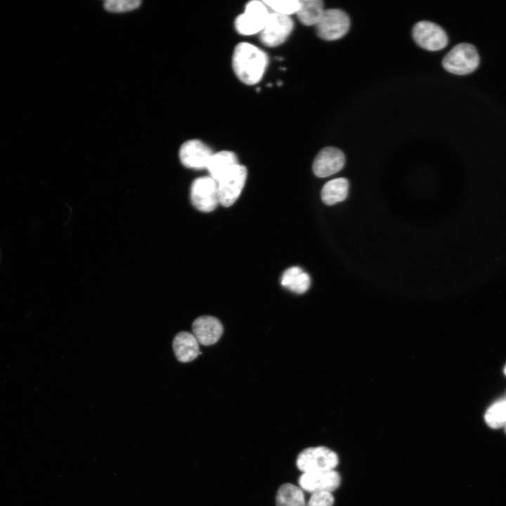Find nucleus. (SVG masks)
<instances>
[{
    "instance_id": "nucleus-26",
    "label": "nucleus",
    "mask_w": 506,
    "mask_h": 506,
    "mask_svg": "<svg viewBox=\"0 0 506 506\" xmlns=\"http://www.w3.org/2000/svg\"><path fill=\"white\" fill-rule=\"evenodd\" d=\"M505 432H506V425H505Z\"/></svg>"
},
{
    "instance_id": "nucleus-5",
    "label": "nucleus",
    "mask_w": 506,
    "mask_h": 506,
    "mask_svg": "<svg viewBox=\"0 0 506 506\" xmlns=\"http://www.w3.org/2000/svg\"><path fill=\"white\" fill-rule=\"evenodd\" d=\"M350 27V19L344 11L338 8L325 10L316 25L318 36L326 41H333L343 37Z\"/></svg>"
},
{
    "instance_id": "nucleus-8",
    "label": "nucleus",
    "mask_w": 506,
    "mask_h": 506,
    "mask_svg": "<svg viewBox=\"0 0 506 506\" xmlns=\"http://www.w3.org/2000/svg\"><path fill=\"white\" fill-rule=\"evenodd\" d=\"M193 205L203 212L213 211L219 203L217 182L210 176L194 180L190 188Z\"/></svg>"
},
{
    "instance_id": "nucleus-19",
    "label": "nucleus",
    "mask_w": 506,
    "mask_h": 506,
    "mask_svg": "<svg viewBox=\"0 0 506 506\" xmlns=\"http://www.w3.org/2000/svg\"><path fill=\"white\" fill-rule=\"evenodd\" d=\"M276 506H306L303 490L296 485L286 483L278 490Z\"/></svg>"
},
{
    "instance_id": "nucleus-10",
    "label": "nucleus",
    "mask_w": 506,
    "mask_h": 506,
    "mask_svg": "<svg viewBox=\"0 0 506 506\" xmlns=\"http://www.w3.org/2000/svg\"><path fill=\"white\" fill-rule=\"evenodd\" d=\"M341 482L339 473L334 469L304 472L299 478V487L307 492L314 493L317 492L332 493L337 489Z\"/></svg>"
},
{
    "instance_id": "nucleus-6",
    "label": "nucleus",
    "mask_w": 506,
    "mask_h": 506,
    "mask_svg": "<svg viewBox=\"0 0 506 506\" xmlns=\"http://www.w3.org/2000/svg\"><path fill=\"white\" fill-rule=\"evenodd\" d=\"M293 27L294 22L290 16L271 13L259 32L260 41L268 47L278 46L287 39Z\"/></svg>"
},
{
    "instance_id": "nucleus-12",
    "label": "nucleus",
    "mask_w": 506,
    "mask_h": 506,
    "mask_svg": "<svg viewBox=\"0 0 506 506\" xmlns=\"http://www.w3.org/2000/svg\"><path fill=\"white\" fill-rule=\"evenodd\" d=\"M344 163L345 156L341 150L335 147H326L316 156L313 163V171L318 177H327L340 171Z\"/></svg>"
},
{
    "instance_id": "nucleus-1",
    "label": "nucleus",
    "mask_w": 506,
    "mask_h": 506,
    "mask_svg": "<svg viewBox=\"0 0 506 506\" xmlns=\"http://www.w3.org/2000/svg\"><path fill=\"white\" fill-rule=\"evenodd\" d=\"M268 63L267 54L247 42L238 44L232 56V66L237 77L244 84L253 85L264 76Z\"/></svg>"
},
{
    "instance_id": "nucleus-16",
    "label": "nucleus",
    "mask_w": 506,
    "mask_h": 506,
    "mask_svg": "<svg viewBox=\"0 0 506 506\" xmlns=\"http://www.w3.org/2000/svg\"><path fill=\"white\" fill-rule=\"evenodd\" d=\"M310 283L309 274L298 266L285 270L281 278V285L297 294L305 292L309 288Z\"/></svg>"
},
{
    "instance_id": "nucleus-14",
    "label": "nucleus",
    "mask_w": 506,
    "mask_h": 506,
    "mask_svg": "<svg viewBox=\"0 0 506 506\" xmlns=\"http://www.w3.org/2000/svg\"><path fill=\"white\" fill-rule=\"evenodd\" d=\"M172 346L176 358L181 363L190 362L201 354L197 340L189 332L182 331L176 334Z\"/></svg>"
},
{
    "instance_id": "nucleus-18",
    "label": "nucleus",
    "mask_w": 506,
    "mask_h": 506,
    "mask_svg": "<svg viewBox=\"0 0 506 506\" xmlns=\"http://www.w3.org/2000/svg\"><path fill=\"white\" fill-rule=\"evenodd\" d=\"M324 11L323 2L320 0H299L296 14L301 24L311 26L318 23Z\"/></svg>"
},
{
    "instance_id": "nucleus-7",
    "label": "nucleus",
    "mask_w": 506,
    "mask_h": 506,
    "mask_svg": "<svg viewBox=\"0 0 506 506\" xmlns=\"http://www.w3.org/2000/svg\"><path fill=\"white\" fill-rule=\"evenodd\" d=\"M268 15L263 1H251L246 4L244 13L235 18V30L242 35L259 33L264 27Z\"/></svg>"
},
{
    "instance_id": "nucleus-3",
    "label": "nucleus",
    "mask_w": 506,
    "mask_h": 506,
    "mask_svg": "<svg viewBox=\"0 0 506 506\" xmlns=\"http://www.w3.org/2000/svg\"><path fill=\"white\" fill-rule=\"evenodd\" d=\"M339 462L337 455L325 446L310 447L297 456V466L304 472L332 470Z\"/></svg>"
},
{
    "instance_id": "nucleus-17",
    "label": "nucleus",
    "mask_w": 506,
    "mask_h": 506,
    "mask_svg": "<svg viewBox=\"0 0 506 506\" xmlns=\"http://www.w3.org/2000/svg\"><path fill=\"white\" fill-rule=\"evenodd\" d=\"M349 191V182L345 178L327 181L321 190L322 201L327 205H333L344 200Z\"/></svg>"
},
{
    "instance_id": "nucleus-11",
    "label": "nucleus",
    "mask_w": 506,
    "mask_h": 506,
    "mask_svg": "<svg viewBox=\"0 0 506 506\" xmlns=\"http://www.w3.org/2000/svg\"><path fill=\"white\" fill-rule=\"evenodd\" d=\"M213 154L209 146L197 139L184 142L179 150V158L182 164L194 169H207Z\"/></svg>"
},
{
    "instance_id": "nucleus-22",
    "label": "nucleus",
    "mask_w": 506,
    "mask_h": 506,
    "mask_svg": "<svg viewBox=\"0 0 506 506\" xmlns=\"http://www.w3.org/2000/svg\"><path fill=\"white\" fill-rule=\"evenodd\" d=\"M141 4L139 0H107L104 2V7L109 11L124 12L135 9Z\"/></svg>"
},
{
    "instance_id": "nucleus-21",
    "label": "nucleus",
    "mask_w": 506,
    "mask_h": 506,
    "mask_svg": "<svg viewBox=\"0 0 506 506\" xmlns=\"http://www.w3.org/2000/svg\"><path fill=\"white\" fill-rule=\"evenodd\" d=\"M262 1L275 13L287 16L296 14L299 7V0H264Z\"/></svg>"
},
{
    "instance_id": "nucleus-25",
    "label": "nucleus",
    "mask_w": 506,
    "mask_h": 506,
    "mask_svg": "<svg viewBox=\"0 0 506 506\" xmlns=\"http://www.w3.org/2000/svg\"><path fill=\"white\" fill-rule=\"evenodd\" d=\"M504 372H505V374L506 375V365H505V368H504Z\"/></svg>"
},
{
    "instance_id": "nucleus-15",
    "label": "nucleus",
    "mask_w": 506,
    "mask_h": 506,
    "mask_svg": "<svg viewBox=\"0 0 506 506\" xmlns=\"http://www.w3.org/2000/svg\"><path fill=\"white\" fill-rule=\"evenodd\" d=\"M239 164L237 156L231 151L222 150L214 153L211 157L207 169L216 182L235 165Z\"/></svg>"
},
{
    "instance_id": "nucleus-2",
    "label": "nucleus",
    "mask_w": 506,
    "mask_h": 506,
    "mask_svg": "<svg viewBox=\"0 0 506 506\" xmlns=\"http://www.w3.org/2000/svg\"><path fill=\"white\" fill-rule=\"evenodd\" d=\"M479 64L476 48L471 44L455 46L443 58V68L453 74L464 75L474 72Z\"/></svg>"
},
{
    "instance_id": "nucleus-20",
    "label": "nucleus",
    "mask_w": 506,
    "mask_h": 506,
    "mask_svg": "<svg viewBox=\"0 0 506 506\" xmlns=\"http://www.w3.org/2000/svg\"><path fill=\"white\" fill-rule=\"evenodd\" d=\"M484 419L491 428L497 429L506 425V400H501L488 408Z\"/></svg>"
},
{
    "instance_id": "nucleus-13",
    "label": "nucleus",
    "mask_w": 506,
    "mask_h": 506,
    "mask_svg": "<svg viewBox=\"0 0 506 506\" xmlns=\"http://www.w3.org/2000/svg\"><path fill=\"white\" fill-rule=\"evenodd\" d=\"M192 330L199 344L209 346L219 339L223 329L222 324L216 318L202 316L193 321Z\"/></svg>"
},
{
    "instance_id": "nucleus-24",
    "label": "nucleus",
    "mask_w": 506,
    "mask_h": 506,
    "mask_svg": "<svg viewBox=\"0 0 506 506\" xmlns=\"http://www.w3.org/2000/svg\"><path fill=\"white\" fill-rule=\"evenodd\" d=\"M278 86L282 85V82H278Z\"/></svg>"
},
{
    "instance_id": "nucleus-9",
    "label": "nucleus",
    "mask_w": 506,
    "mask_h": 506,
    "mask_svg": "<svg viewBox=\"0 0 506 506\" xmlns=\"http://www.w3.org/2000/svg\"><path fill=\"white\" fill-rule=\"evenodd\" d=\"M413 38L421 48L436 51L445 48L448 42L446 32L437 24L430 21H420L413 28Z\"/></svg>"
},
{
    "instance_id": "nucleus-4",
    "label": "nucleus",
    "mask_w": 506,
    "mask_h": 506,
    "mask_svg": "<svg viewBox=\"0 0 506 506\" xmlns=\"http://www.w3.org/2000/svg\"><path fill=\"white\" fill-rule=\"evenodd\" d=\"M247 176V168L238 164L217 181L219 203L231 206L239 197Z\"/></svg>"
},
{
    "instance_id": "nucleus-23",
    "label": "nucleus",
    "mask_w": 506,
    "mask_h": 506,
    "mask_svg": "<svg viewBox=\"0 0 506 506\" xmlns=\"http://www.w3.org/2000/svg\"><path fill=\"white\" fill-rule=\"evenodd\" d=\"M334 497L330 492L312 493L306 506H332Z\"/></svg>"
}]
</instances>
